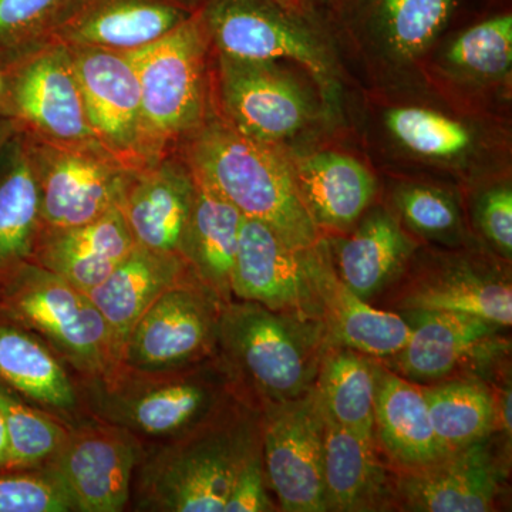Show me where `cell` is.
Instances as JSON below:
<instances>
[{
  "instance_id": "cell-1",
  "label": "cell",
  "mask_w": 512,
  "mask_h": 512,
  "mask_svg": "<svg viewBox=\"0 0 512 512\" xmlns=\"http://www.w3.org/2000/svg\"><path fill=\"white\" fill-rule=\"evenodd\" d=\"M261 407L235 397L211 419L138 461V510L224 512L239 468L262 443Z\"/></svg>"
},
{
  "instance_id": "cell-2",
  "label": "cell",
  "mask_w": 512,
  "mask_h": 512,
  "mask_svg": "<svg viewBox=\"0 0 512 512\" xmlns=\"http://www.w3.org/2000/svg\"><path fill=\"white\" fill-rule=\"evenodd\" d=\"M180 153L244 217L265 222L292 248H312L323 237L279 144L244 136L211 109Z\"/></svg>"
},
{
  "instance_id": "cell-3",
  "label": "cell",
  "mask_w": 512,
  "mask_h": 512,
  "mask_svg": "<svg viewBox=\"0 0 512 512\" xmlns=\"http://www.w3.org/2000/svg\"><path fill=\"white\" fill-rule=\"evenodd\" d=\"M328 349L318 318L238 299L222 305L217 355L239 393L258 407L311 392Z\"/></svg>"
},
{
  "instance_id": "cell-4",
  "label": "cell",
  "mask_w": 512,
  "mask_h": 512,
  "mask_svg": "<svg viewBox=\"0 0 512 512\" xmlns=\"http://www.w3.org/2000/svg\"><path fill=\"white\" fill-rule=\"evenodd\" d=\"M89 380L99 420L136 437L164 441L194 430L241 394L217 353L191 365L156 372L117 365Z\"/></svg>"
},
{
  "instance_id": "cell-5",
  "label": "cell",
  "mask_w": 512,
  "mask_h": 512,
  "mask_svg": "<svg viewBox=\"0 0 512 512\" xmlns=\"http://www.w3.org/2000/svg\"><path fill=\"white\" fill-rule=\"evenodd\" d=\"M126 55L140 83L148 164L180 151L210 116L212 49L201 9L163 39Z\"/></svg>"
},
{
  "instance_id": "cell-6",
  "label": "cell",
  "mask_w": 512,
  "mask_h": 512,
  "mask_svg": "<svg viewBox=\"0 0 512 512\" xmlns=\"http://www.w3.org/2000/svg\"><path fill=\"white\" fill-rule=\"evenodd\" d=\"M0 318L39 333L87 379L119 365L109 326L89 295L36 262L0 279Z\"/></svg>"
},
{
  "instance_id": "cell-7",
  "label": "cell",
  "mask_w": 512,
  "mask_h": 512,
  "mask_svg": "<svg viewBox=\"0 0 512 512\" xmlns=\"http://www.w3.org/2000/svg\"><path fill=\"white\" fill-rule=\"evenodd\" d=\"M373 305L396 313H467L511 328L510 262L473 249L419 247L400 278Z\"/></svg>"
},
{
  "instance_id": "cell-8",
  "label": "cell",
  "mask_w": 512,
  "mask_h": 512,
  "mask_svg": "<svg viewBox=\"0 0 512 512\" xmlns=\"http://www.w3.org/2000/svg\"><path fill=\"white\" fill-rule=\"evenodd\" d=\"M212 52L245 60H292L328 92L336 69L313 18L295 15L276 0H208L201 8Z\"/></svg>"
},
{
  "instance_id": "cell-9",
  "label": "cell",
  "mask_w": 512,
  "mask_h": 512,
  "mask_svg": "<svg viewBox=\"0 0 512 512\" xmlns=\"http://www.w3.org/2000/svg\"><path fill=\"white\" fill-rule=\"evenodd\" d=\"M410 338L399 352L377 359L392 372L417 384L453 377H480L493 382L504 372L511 342L504 326L480 316L457 312H399Z\"/></svg>"
},
{
  "instance_id": "cell-10",
  "label": "cell",
  "mask_w": 512,
  "mask_h": 512,
  "mask_svg": "<svg viewBox=\"0 0 512 512\" xmlns=\"http://www.w3.org/2000/svg\"><path fill=\"white\" fill-rule=\"evenodd\" d=\"M23 137L39 184L40 227H77L119 208L131 170L106 148Z\"/></svg>"
},
{
  "instance_id": "cell-11",
  "label": "cell",
  "mask_w": 512,
  "mask_h": 512,
  "mask_svg": "<svg viewBox=\"0 0 512 512\" xmlns=\"http://www.w3.org/2000/svg\"><path fill=\"white\" fill-rule=\"evenodd\" d=\"M211 107L244 136L279 144L312 119L308 94L276 62L211 55Z\"/></svg>"
},
{
  "instance_id": "cell-12",
  "label": "cell",
  "mask_w": 512,
  "mask_h": 512,
  "mask_svg": "<svg viewBox=\"0 0 512 512\" xmlns=\"http://www.w3.org/2000/svg\"><path fill=\"white\" fill-rule=\"evenodd\" d=\"M2 76L0 113L18 121L20 131L53 143H97L66 43L53 40Z\"/></svg>"
},
{
  "instance_id": "cell-13",
  "label": "cell",
  "mask_w": 512,
  "mask_h": 512,
  "mask_svg": "<svg viewBox=\"0 0 512 512\" xmlns=\"http://www.w3.org/2000/svg\"><path fill=\"white\" fill-rule=\"evenodd\" d=\"M262 457L266 483L285 512H326L323 484L325 409L318 390L265 404Z\"/></svg>"
},
{
  "instance_id": "cell-14",
  "label": "cell",
  "mask_w": 512,
  "mask_h": 512,
  "mask_svg": "<svg viewBox=\"0 0 512 512\" xmlns=\"http://www.w3.org/2000/svg\"><path fill=\"white\" fill-rule=\"evenodd\" d=\"M510 454L511 447L491 434L424 466L396 470V511L498 510L510 476Z\"/></svg>"
},
{
  "instance_id": "cell-15",
  "label": "cell",
  "mask_w": 512,
  "mask_h": 512,
  "mask_svg": "<svg viewBox=\"0 0 512 512\" xmlns=\"http://www.w3.org/2000/svg\"><path fill=\"white\" fill-rule=\"evenodd\" d=\"M222 305L210 289L188 275L138 319L121 352L120 365L156 372L215 355Z\"/></svg>"
},
{
  "instance_id": "cell-16",
  "label": "cell",
  "mask_w": 512,
  "mask_h": 512,
  "mask_svg": "<svg viewBox=\"0 0 512 512\" xmlns=\"http://www.w3.org/2000/svg\"><path fill=\"white\" fill-rule=\"evenodd\" d=\"M140 450L134 434L100 420L67 430L62 446L43 467L66 488L76 511L119 512L130 498Z\"/></svg>"
},
{
  "instance_id": "cell-17",
  "label": "cell",
  "mask_w": 512,
  "mask_h": 512,
  "mask_svg": "<svg viewBox=\"0 0 512 512\" xmlns=\"http://www.w3.org/2000/svg\"><path fill=\"white\" fill-rule=\"evenodd\" d=\"M69 49L97 143L128 170L143 167L141 90L133 63L126 53L101 47Z\"/></svg>"
},
{
  "instance_id": "cell-18",
  "label": "cell",
  "mask_w": 512,
  "mask_h": 512,
  "mask_svg": "<svg viewBox=\"0 0 512 512\" xmlns=\"http://www.w3.org/2000/svg\"><path fill=\"white\" fill-rule=\"evenodd\" d=\"M461 0H338L332 13L382 70L407 69L450 25Z\"/></svg>"
},
{
  "instance_id": "cell-19",
  "label": "cell",
  "mask_w": 512,
  "mask_h": 512,
  "mask_svg": "<svg viewBox=\"0 0 512 512\" xmlns=\"http://www.w3.org/2000/svg\"><path fill=\"white\" fill-rule=\"evenodd\" d=\"M305 251L286 244L265 222L242 217L232 296L238 301L261 303L272 311L319 319Z\"/></svg>"
},
{
  "instance_id": "cell-20",
  "label": "cell",
  "mask_w": 512,
  "mask_h": 512,
  "mask_svg": "<svg viewBox=\"0 0 512 512\" xmlns=\"http://www.w3.org/2000/svg\"><path fill=\"white\" fill-rule=\"evenodd\" d=\"M305 261L329 348H349L375 359L404 348L409 323L399 313L363 301L340 281L328 239L322 237L306 249Z\"/></svg>"
},
{
  "instance_id": "cell-21",
  "label": "cell",
  "mask_w": 512,
  "mask_h": 512,
  "mask_svg": "<svg viewBox=\"0 0 512 512\" xmlns=\"http://www.w3.org/2000/svg\"><path fill=\"white\" fill-rule=\"evenodd\" d=\"M194 192L191 165L180 151L131 170L119 210L137 247L180 255Z\"/></svg>"
},
{
  "instance_id": "cell-22",
  "label": "cell",
  "mask_w": 512,
  "mask_h": 512,
  "mask_svg": "<svg viewBox=\"0 0 512 512\" xmlns=\"http://www.w3.org/2000/svg\"><path fill=\"white\" fill-rule=\"evenodd\" d=\"M201 6L198 0H86L53 40L133 52L163 39Z\"/></svg>"
},
{
  "instance_id": "cell-23",
  "label": "cell",
  "mask_w": 512,
  "mask_h": 512,
  "mask_svg": "<svg viewBox=\"0 0 512 512\" xmlns=\"http://www.w3.org/2000/svg\"><path fill=\"white\" fill-rule=\"evenodd\" d=\"M328 244L340 281L372 305L400 278L420 247L396 215L382 207L367 210L348 237L328 239Z\"/></svg>"
},
{
  "instance_id": "cell-24",
  "label": "cell",
  "mask_w": 512,
  "mask_h": 512,
  "mask_svg": "<svg viewBox=\"0 0 512 512\" xmlns=\"http://www.w3.org/2000/svg\"><path fill=\"white\" fill-rule=\"evenodd\" d=\"M136 247L119 208L87 224L43 228L32 261L83 292L99 286Z\"/></svg>"
},
{
  "instance_id": "cell-25",
  "label": "cell",
  "mask_w": 512,
  "mask_h": 512,
  "mask_svg": "<svg viewBox=\"0 0 512 512\" xmlns=\"http://www.w3.org/2000/svg\"><path fill=\"white\" fill-rule=\"evenodd\" d=\"M323 484L326 512L396 511V470L377 444L343 429L325 413Z\"/></svg>"
},
{
  "instance_id": "cell-26",
  "label": "cell",
  "mask_w": 512,
  "mask_h": 512,
  "mask_svg": "<svg viewBox=\"0 0 512 512\" xmlns=\"http://www.w3.org/2000/svg\"><path fill=\"white\" fill-rule=\"evenodd\" d=\"M190 274L180 255L136 245L99 286L87 292L109 326L119 365L128 335L138 319L164 292Z\"/></svg>"
},
{
  "instance_id": "cell-27",
  "label": "cell",
  "mask_w": 512,
  "mask_h": 512,
  "mask_svg": "<svg viewBox=\"0 0 512 512\" xmlns=\"http://www.w3.org/2000/svg\"><path fill=\"white\" fill-rule=\"evenodd\" d=\"M194 202L180 256L192 275L222 303L231 302L232 271L238 251L241 211L197 170Z\"/></svg>"
},
{
  "instance_id": "cell-28",
  "label": "cell",
  "mask_w": 512,
  "mask_h": 512,
  "mask_svg": "<svg viewBox=\"0 0 512 512\" xmlns=\"http://www.w3.org/2000/svg\"><path fill=\"white\" fill-rule=\"evenodd\" d=\"M303 204L319 231L348 232L377 192L373 174L348 154L319 151L292 163Z\"/></svg>"
},
{
  "instance_id": "cell-29",
  "label": "cell",
  "mask_w": 512,
  "mask_h": 512,
  "mask_svg": "<svg viewBox=\"0 0 512 512\" xmlns=\"http://www.w3.org/2000/svg\"><path fill=\"white\" fill-rule=\"evenodd\" d=\"M375 437L394 470H409L443 454L431 426L421 384L392 372L373 357Z\"/></svg>"
},
{
  "instance_id": "cell-30",
  "label": "cell",
  "mask_w": 512,
  "mask_h": 512,
  "mask_svg": "<svg viewBox=\"0 0 512 512\" xmlns=\"http://www.w3.org/2000/svg\"><path fill=\"white\" fill-rule=\"evenodd\" d=\"M39 229V184L19 131L0 150V279L32 261Z\"/></svg>"
},
{
  "instance_id": "cell-31",
  "label": "cell",
  "mask_w": 512,
  "mask_h": 512,
  "mask_svg": "<svg viewBox=\"0 0 512 512\" xmlns=\"http://www.w3.org/2000/svg\"><path fill=\"white\" fill-rule=\"evenodd\" d=\"M0 384L60 412L77 407L72 380L52 350L29 330L0 318Z\"/></svg>"
},
{
  "instance_id": "cell-32",
  "label": "cell",
  "mask_w": 512,
  "mask_h": 512,
  "mask_svg": "<svg viewBox=\"0 0 512 512\" xmlns=\"http://www.w3.org/2000/svg\"><path fill=\"white\" fill-rule=\"evenodd\" d=\"M315 387L330 419L360 439L377 444L373 357L349 348H329Z\"/></svg>"
},
{
  "instance_id": "cell-33",
  "label": "cell",
  "mask_w": 512,
  "mask_h": 512,
  "mask_svg": "<svg viewBox=\"0 0 512 512\" xmlns=\"http://www.w3.org/2000/svg\"><path fill=\"white\" fill-rule=\"evenodd\" d=\"M440 450H457L494 433V393L480 377L421 384Z\"/></svg>"
},
{
  "instance_id": "cell-34",
  "label": "cell",
  "mask_w": 512,
  "mask_h": 512,
  "mask_svg": "<svg viewBox=\"0 0 512 512\" xmlns=\"http://www.w3.org/2000/svg\"><path fill=\"white\" fill-rule=\"evenodd\" d=\"M383 123L397 147L431 163H464L476 153L480 140L470 124L429 107H392Z\"/></svg>"
},
{
  "instance_id": "cell-35",
  "label": "cell",
  "mask_w": 512,
  "mask_h": 512,
  "mask_svg": "<svg viewBox=\"0 0 512 512\" xmlns=\"http://www.w3.org/2000/svg\"><path fill=\"white\" fill-rule=\"evenodd\" d=\"M86 0H0V72L55 39Z\"/></svg>"
},
{
  "instance_id": "cell-36",
  "label": "cell",
  "mask_w": 512,
  "mask_h": 512,
  "mask_svg": "<svg viewBox=\"0 0 512 512\" xmlns=\"http://www.w3.org/2000/svg\"><path fill=\"white\" fill-rule=\"evenodd\" d=\"M444 60L453 72L473 82L510 79L512 67V15L481 20L448 43Z\"/></svg>"
},
{
  "instance_id": "cell-37",
  "label": "cell",
  "mask_w": 512,
  "mask_h": 512,
  "mask_svg": "<svg viewBox=\"0 0 512 512\" xmlns=\"http://www.w3.org/2000/svg\"><path fill=\"white\" fill-rule=\"evenodd\" d=\"M394 215L407 232L424 241L463 247L467 231L460 202L443 188L403 184L392 195Z\"/></svg>"
},
{
  "instance_id": "cell-38",
  "label": "cell",
  "mask_w": 512,
  "mask_h": 512,
  "mask_svg": "<svg viewBox=\"0 0 512 512\" xmlns=\"http://www.w3.org/2000/svg\"><path fill=\"white\" fill-rule=\"evenodd\" d=\"M0 412L5 417L9 439L5 470L45 466L66 439L67 429L62 424L23 402L3 384H0Z\"/></svg>"
},
{
  "instance_id": "cell-39",
  "label": "cell",
  "mask_w": 512,
  "mask_h": 512,
  "mask_svg": "<svg viewBox=\"0 0 512 512\" xmlns=\"http://www.w3.org/2000/svg\"><path fill=\"white\" fill-rule=\"evenodd\" d=\"M69 511L72 498L49 468L0 470V512Z\"/></svg>"
},
{
  "instance_id": "cell-40",
  "label": "cell",
  "mask_w": 512,
  "mask_h": 512,
  "mask_svg": "<svg viewBox=\"0 0 512 512\" xmlns=\"http://www.w3.org/2000/svg\"><path fill=\"white\" fill-rule=\"evenodd\" d=\"M473 220L494 255L512 258V190L510 184H495L478 194Z\"/></svg>"
},
{
  "instance_id": "cell-41",
  "label": "cell",
  "mask_w": 512,
  "mask_h": 512,
  "mask_svg": "<svg viewBox=\"0 0 512 512\" xmlns=\"http://www.w3.org/2000/svg\"><path fill=\"white\" fill-rule=\"evenodd\" d=\"M262 443L252 451L239 468L225 501L224 512L276 511L268 494Z\"/></svg>"
},
{
  "instance_id": "cell-42",
  "label": "cell",
  "mask_w": 512,
  "mask_h": 512,
  "mask_svg": "<svg viewBox=\"0 0 512 512\" xmlns=\"http://www.w3.org/2000/svg\"><path fill=\"white\" fill-rule=\"evenodd\" d=\"M276 2L295 15L305 16V18H313L315 15V6L311 0H276Z\"/></svg>"
},
{
  "instance_id": "cell-43",
  "label": "cell",
  "mask_w": 512,
  "mask_h": 512,
  "mask_svg": "<svg viewBox=\"0 0 512 512\" xmlns=\"http://www.w3.org/2000/svg\"><path fill=\"white\" fill-rule=\"evenodd\" d=\"M20 131L18 121L12 119V117L6 116V114L0 113V150L3 146L12 138L16 136Z\"/></svg>"
},
{
  "instance_id": "cell-44",
  "label": "cell",
  "mask_w": 512,
  "mask_h": 512,
  "mask_svg": "<svg viewBox=\"0 0 512 512\" xmlns=\"http://www.w3.org/2000/svg\"><path fill=\"white\" fill-rule=\"evenodd\" d=\"M9 458V439L6 430V421L3 413L0 412V470H5Z\"/></svg>"
},
{
  "instance_id": "cell-45",
  "label": "cell",
  "mask_w": 512,
  "mask_h": 512,
  "mask_svg": "<svg viewBox=\"0 0 512 512\" xmlns=\"http://www.w3.org/2000/svg\"><path fill=\"white\" fill-rule=\"evenodd\" d=\"M311 2L313 3V6H328L329 9H332L333 6L336 5V2H338V0H311Z\"/></svg>"
},
{
  "instance_id": "cell-46",
  "label": "cell",
  "mask_w": 512,
  "mask_h": 512,
  "mask_svg": "<svg viewBox=\"0 0 512 512\" xmlns=\"http://www.w3.org/2000/svg\"><path fill=\"white\" fill-rule=\"evenodd\" d=\"M2 87H3V76H2V72H0V92H2Z\"/></svg>"
}]
</instances>
